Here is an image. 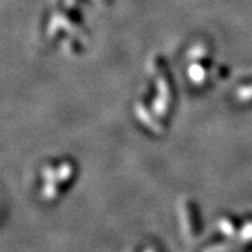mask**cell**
Masks as SVG:
<instances>
[{
  "label": "cell",
  "mask_w": 252,
  "mask_h": 252,
  "mask_svg": "<svg viewBox=\"0 0 252 252\" xmlns=\"http://www.w3.org/2000/svg\"><path fill=\"white\" fill-rule=\"evenodd\" d=\"M74 164L70 160H64L61 164H49L44 167L42 174H44V181L46 180L45 187H44V193L48 198H54L55 195L59 192L61 185H66L69 181L72 180L74 175Z\"/></svg>",
  "instance_id": "7a4b0ae2"
},
{
  "label": "cell",
  "mask_w": 252,
  "mask_h": 252,
  "mask_svg": "<svg viewBox=\"0 0 252 252\" xmlns=\"http://www.w3.org/2000/svg\"><path fill=\"white\" fill-rule=\"evenodd\" d=\"M64 48H66V51H67L69 54L72 55H77L81 52L80 42L76 41V39H73V38H67V39L64 41Z\"/></svg>",
  "instance_id": "ba28073f"
},
{
  "label": "cell",
  "mask_w": 252,
  "mask_h": 252,
  "mask_svg": "<svg viewBox=\"0 0 252 252\" xmlns=\"http://www.w3.org/2000/svg\"><path fill=\"white\" fill-rule=\"evenodd\" d=\"M152 72L156 79V95L153 98L152 109L161 119H167L171 115L175 102V89L167 63L161 55H156L153 58Z\"/></svg>",
  "instance_id": "6da1fadb"
},
{
  "label": "cell",
  "mask_w": 252,
  "mask_h": 252,
  "mask_svg": "<svg viewBox=\"0 0 252 252\" xmlns=\"http://www.w3.org/2000/svg\"><path fill=\"white\" fill-rule=\"evenodd\" d=\"M209 66L210 61H196L188 69L189 80L196 86H203L209 80Z\"/></svg>",
  "instance_id": "5b68a950"
},
{
  "label": "cell",
  "mask_w": 252,
  "mask_h": 252,
  "mask_svg": "<svg viewBox=\"0 0 252 252\" xmlns=\"http://www.w3.org/2000/svg\"><path fill=\"white\" fill-rule=\"evenodd\" d=\"M237 98L241 102H251L252 101V80L243 81L235 91Z\"/></svg>",
  "instance_id": "52a82bcc"
},
{
  "label": "cell",
  "mask_w": 252,
  "mask_h": 252,
  "mask_svg": "<svg viewBox=\"0 0 252 252\" xmlns=\"http://www.w3.org/2000/svg\"><path fill=\"white\" fill-rule=\"evenodd\" d=\"M136 115H137V119L142 122V125L153 135H162L167 130V125H165L164 119L158 117L153 109L150 111L143 102H137Z\"/></svg>",
  "instance_id": "277c9868"
},
{
  "label": "cell",
  "mask_w": 252,
  "mask_h": 252,
  "mask_svg": "<svg viewBox=\"0 0 252 252\" xmlns=\"http://www.w3.org/2000/svg\"><path fill=\"white\" fill-rule=\"evenodd\" d=\"M77 1H80V3H81V1H86V0H77Z\"/></svg>",
  "instance_id": "30bf717a"
},
{
  "label": "cell",
  "mask_w": 252,
  "mask_h": 252,
  "mask_svg": "<svg viewBox=\"0 0 252 252\" xmlns=\"http://www.w3.org/2000/svg\"><path fill=\"white\" fill-rule=\"evenodd\" d=\"M98 1H99V3H102L104 6H111L114 0H98Z\"/></svg>",
  "instance_id": "9c48e42d"
},
{
  "label": "cell",
  "mask_w": 252,
  "mask_h": 252,
  "mask_svg": "<svg viewBox=\"0 0 252 252\" xmlns=\"http://www.w3.org/2000/svg\"><path fill=\"white\" fill-rule=\"evenodd\" d=\"M181 224L182 231L187 237H196L200 231L199 215L196 206L192 203V200H184L181 203Z\"/></svg>",
  "instance_id": "3957f363"
},
{
  "label": "cell",
  "mask_w": 252,
  "mask_h": 252,
  "mask_svg": "<svg viewBox=\"0 0 252 252\" xmlns=\"http://www.w3.org/2000/svg\"><path fill=\"white\" fill-rule=\"evenodd\" d=\"M209 55H210V46L207 44L200 42V44H196L192 49H189L188 58L192 59L193 62H196V61H209Z\"/></svg>",
  "instance_id": "8992f818"
}]
</instances>
